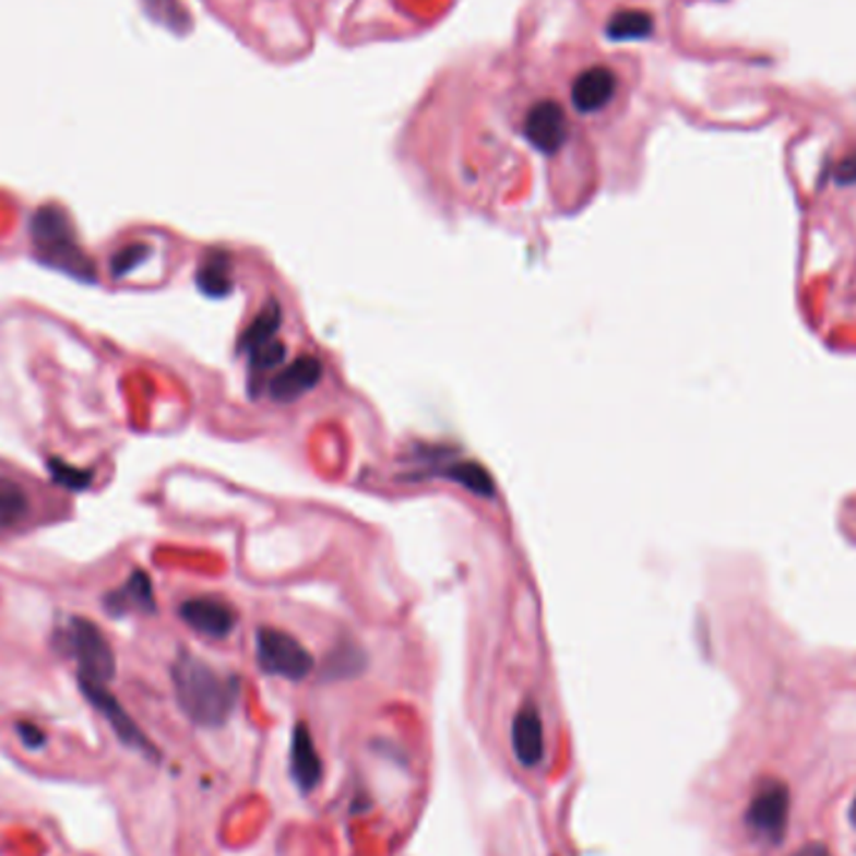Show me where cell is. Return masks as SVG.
Returning <instances> with one entry per match:
<instances>
[{
  "mask_svg": "<svg viewBox=\"0 0 856 856\" xmlns=\"http://www.w3.org/2000/svg\"><path fill=\"white\" fill-rule=\"evenodd\" d=\"M447 476L451 482H456L464 486L466 491L482 496V499H491L496 494V482L494 476L486 471L482 464H474V461H464V464H453L447 468Z\"/></svg>",
  "mask_w": 856,
  "mask_h": 856,
  "instance_id": "e0dca14e",
  "label": "cell"
},
{
  "mask_svg": "<svg viewBox=\"0 0 856 856\" xmlns=\"http://www.w3.org/2000/svg\"><path fill=\"white\" fill-rule=\"evenodd\" d=\"M15 729H19L21 741H23L28 749H38V747H43V744H46V734H43L36 724L21 722L19 726H15Z\"/></svg>",
  "mask_w": 856,
  "mask_h": 856,
  "instance_id": "603a6c76",
  "label": "cell"
},
{
  "mask_svg": "<svg viewBox=\"0 0 856 856\" xmlns=\"http://www.w3.org/2000/svg\"><path fill=\"white\" fill-rule=\"evenodd\" d=\"M148 255H151L148 246H128L110 259V273H114L116 278H123L131 271L139 269L143 261H148Z\"/></svg>",
  "mask_w": 856,
  "mask_h": 856,
  "instance_id": "d6986e66",
  "label": "cell"
},
{
  "mask_svg": "<svg viewBox=\"0 0 856 856\" xmlns=\"http://www.w3.org/2000/svg\"><path fill=\"white\" fill-rule=\"evenodd\" d=\"M789 786L782 778H761L754 796H751L744 824L754 842L778 846L786 836L789 827V807H792Z\"/></svg>",
  "mask_w": 856,
  "mask_h": 856,
  "instance_id": "3957f363",
  "label": "cell"
},
{
  "mask_svg": "<svg viewBox=\"0 0 856 856\" xmlns=\"http://www.w3.org/2000/svg\"><path fill=\"white\" fill-rule=\"evenodd\" d=\"M849 817H852V824L856 827V799H854V804H852V811H849Z\"/></svg>",
  "mask_w": 856,
  "mask_h": 856,
  "instance_id": "484cf974",
  "label": "cell"
},
{
  "mask_svg": "<svg viewBox=\"0 0 856 856\" xmlns=\"http://www.w3.org/2000/svg\"><path fill=\"white\" fill-rule=\"evenodd\" d=\"M288 769H290V778H294L296 786L304 794L313 792L316 786L321 784V776H323L321 754H319V749H316L313 734L306 724L294 726V736H290Z\"/></svg>",
  "mask_w": 856,
  "mask_h": 856,
  "instance_id": "9c48e42d",
  "label": "cell"
},
{
  "mask_svg": "<svg viewBox=\"0 0 856 856\" xmlns=\"http://www.w3.org/2000/svg\"><path fill=\"white\" fill-rule=\"evenodd\" d=\"M66 644L79 662V679L108 683L116 674V658L110 652L108 639L103 637L96 623L88 619H71L66 629Z\"/></svg>",
  "mask_w": 856,
  "mask_h": 856,
  "instance_id": "5b68a950",
  "label": "cell"
},
{
  "mask_svg": "<svg viewBox=\"0 0 856 856\" xmlns=\"http://www.w3.org/2000/svg\"><path fill=\"white\" fill-rule=\"evenodd\" d=\"M248 358H251V371L263 373V371H271V368L284 364L286 348H284V344H281V341H271V344H265L259 350H253V354H248Z\"/></svg>",
  "mask_w": 856,
  "mask_h": 856,
  "instance_id": "ffe728a7",
  "label": "cell"
},
{
  "mask_svg": "<svg viewBox=\"0 0 856 856\" xmlns=\"http://www.w3.org/2000/svg\"><path fill=\"white\" fill-rule=\"evenodd\" d=\"M195 284L211 298H224L234 290V269H230V259L226 253L213 251L203 259L195 273Z\"/></svg>",
  "mask_w": 856,
  "mask_h": 856,
  "instance_id": "9a60e30c",
  "label": "cell"
},
{
  "mask_svg": "<svg viewBox=\"0 0 856 856\" xmlns=\"http://www.w3.org/2000/svg\"><path fill=\"white\" fill-rule=\"evenodd\" d=\"M50 474L56 476V482H61L68 489H85L91 484V474H81L79 468L66 466L63 461H50Z\"/></svg>",
  "mask_w": 856,
  "mask_h": 856,
  "instance_id": "7402d4cb",
  "label": "cell"
},
{
  "mask_svg": "<svg viewBox=\"0 0 856 856\" xmlns=\"http://www.w3.org/2000/svg\"><path fill=\"white\" fill-rule=\"evenodd\" d=\"M33 513V496L19 478L0 474V538L23 526Z\"/></svg>",
  "mask_w": 856,
  "mask_h": 856,
  "instance_id": "4fadbf2b",
  "label": "cell"
},
{
  "mask_svg": "<svg viewBox=\"0 0 856 856\" xmlns=\"http://www.w3.org/2000/svg\"><path fill=\"white\" fill-rule=\"evenodd\" d=\"M323 366L319 358L313 356H301L296 358L294 364H288L284 371L273 376V381L269 383V393L273 401L278 404H288V401L301 399L304 393L311 391L316 383L321 381Z\"/></svg>",
  "mask_w": 856,
  "mask_h": 856,
  "instance_id": "30bf717a",
  "label": "cell"
},
{
  "mask_svg": "<svg viewBox=\"0 0 856 856\" xmlns=\"http://www.w3.org/2000/svg\"><path fill=\"white\" fill-rule=\"evenodd\" d=\"M836 181L842 183V186L856 183V153H849V156L839 160V166H836Z\"/></svg>",
  "mask_w": 856,
  "mask_h": 856,
  "instance_id": "cb8c5ba5",
  "label": "cell"
},
{
  "mask_svg": "<svg viewBox=\"0 0 856 856\" xmlns=\"http://www.w3.org/2000/svg\"><path fill=\"white\" fill-rule=\"evenodd\" d=\"M255 656L263 674L288 681H304L313 671V656L290 633L263 627L255 633Z\"/></svg>",
  "mask_w": 856,
  "mask_h": 856,
  "instance_id": "277c9868",
  "label": "cell"
},
{
  "mask_svg": "<svg viewBox=\"0 0 856 856\" xmlns=\"http://www.w3.org/2000/svg\"><path fill=\"white\" fill-rule=\"evenodd\" d=\"M31 236L36 253L43 263L56 265V269L68 271L71 276L81 281H93V263L85 259L79 241H75L73 226L66 213L56 205H46L33 213Z\"/></svg>",
  "mask_w": 856,
  "mask_h": 856,
  "instance_id": "7a4b0ae2",
  "label": "cell"
},
{
  "mask_svg": "<svg viewBox=\"0 0 856 856\" xmlns=\"http://www.w3.org/2000/svg\"><path fill=\"white\" fill-rule=\"evenodd\" d=\"M79 683H81V691L85 693V699H88L91 704L96 706L103 716H106L110 729L116 732V736L126 744V747L143 751V754H148V757H156L153 744L145 739V734L139 729V726H135V722L131 716H128L126 709L118 704V699L110 697L106 683L88 681V679H79Z\"/></svg>",
  "mask_w": 856,
  "mask_h": 856,
  "instance_id": "8992f818",
  "label": "cell"
},
{
  "mask_svg": "<svg viewBox=\"0 0 856 856\" xmlns=\"http://www.w3.org/2000/svg\"><path fill=\"white\" fill-rule=\"evenodd\" d=\"M524 133L538 151L556 153L569 139L567 116H563V110L556 108L554 103H544V106L528 110Z\"/></svg>",
  "mask_w": 856,
  "mask_h": 856,
  "instance_id": "8fae6325",
  "label": "cell"
},
{
  "mask_svg": "<svg viewBox=\"0 0 856 856\" xmlns=\"http://www.w3.org/2000/svg\"><path fill=\"white\" fill-rule=\"evenodd\" d=\"M178 616H181L193 631H199L201 637L209 639H226L228 633H234L238 623V614L234 606L213 596L188 598V602L178 606Z\"/></svg>",
  "mask_w": 856,
  "mask_h": 856,
  "instance_id": "52a82bcc",
  "label": "cell"
},
{
  "mask_svg": "<svg viewBox=\"0 0 856 856\" xmlns=\"http://www.w3.org/2000/svg\"><path fill=\"white\" fill-rule=\"evenodd\" d=\"M106 604V611L114 616H123L131 611H156V598H153L151 579L145 576L143 571H133L131 579L126 581L121 588H116L114 594H108L103 598Z\"/></svg>",
  "mask_w": 856,
  "mask_h": 856,
  "instance_id": "5bb4252c",
  "label": "cell"
},
{
  "mask_svg": "<svg viewBox=\"0 0 856 856\" xmlns=\"http://www.w3.org/2000/svg\"><path fill=\"white\" fill-rule=\"evenodd\" d=\"M364 666H366V656L361 654V649L344 644L326 658V666H323V679H331V681L348 679V676L361 674Z\"/></svg>",
  "mask_w": 856,
  "mask_h": 856,
  "instance_id": "ac0fdd59",
  "label": "cell"
},
{
  "mask_svg": "<svg viewBox=\"0 0 856 856\" xmlns=\"http://www.w3.org/2000/svg\"><path fill=\"white\" fill-rule=\"evenodd\" d=\"M281 329V306L276 301L265 304L263 311L251 321V326L243 331L241 341H238V350L241 354H253L261 346L276 341V333Z\"/></svg>",
  "mask_w": 856,
  "mask_h": 856,
  "instance_id": "2e32d148",
  "label": "cell"
},
{
  "mask_svg": "<svg viewBox=\"0 0 856 856\" xmlns=\"http://www.w3.org/2000/svg\"><path fill=\"white\" fill-rule=\"evenodd\" d=\"M170 676H174L178 706L193 724L216 729L228 722L241 687L236 676H221L193 654L178 656Z\"/></svg>",
  "mask_w": 856,
  "mask_h": 856,
  "instance_id": "6da1fadb",
  "label": "cell"
},
{
  "mask_svg": "<svg viewBox=\"0 0 856 856\" xmlns=\"http://www.w3.org/2000/svg\"><path fill=\"white\" fill-rule=\"evenodd\" d=\"M646 33H652V21H649L646 13H629L623 15V19L616 21V36L621 38H641L646 36Z\"/></svg>",
  "mask_w": 856,
  "mask_h": 856,
  "instance_id": "44dd1931",
  "label": "cell"
},
{
  "mask_svg": "<svg viewBox=\"0 0 856 856\" xmlns=\"http://www.w3.org/2000/svg\"><path fill=\"white\" fill-rule=\"evenodd\" d=\"M511 749L524 769H534L544 761V718L534 701H526L511 722Z\"/></svg>",
  "mask_w": 856,
  "mask_h": 856,
  "instance_id": "ba28073f",
  "label": "cell"
},
{
  "mask_svg": "<svg viewBox=\"0 0 856 856\" xmlns=\"http://www.w3.org/2000/svg\"><path fill=\"white\" fill-rule=\"evenodd\" d=\"M571 100L579 110H602L611 103L616 96V75L609 68H592L584 75H579V81L571 88Z\"/></svg>",
  "mask_w": 856,
  "mask_h": 856,
  "instance_id": "7c38bea8",
  "label": "cell"
},
{
  "mask_svg": "<svg viewBox=\"0 0 856 856\" xmlns=\"http://www.w3.org/2000/svg\"><path fill=\"white\" fill-rule=\"evenodd\" d=\"M789 856H832L824 844H804L801 849H796Z\"/></svg>",
  "mask_w": 856,
  "mask_h": 856,
  "instance_id": "d4e9b609",
  "label": "cell"
}]
</instances>
